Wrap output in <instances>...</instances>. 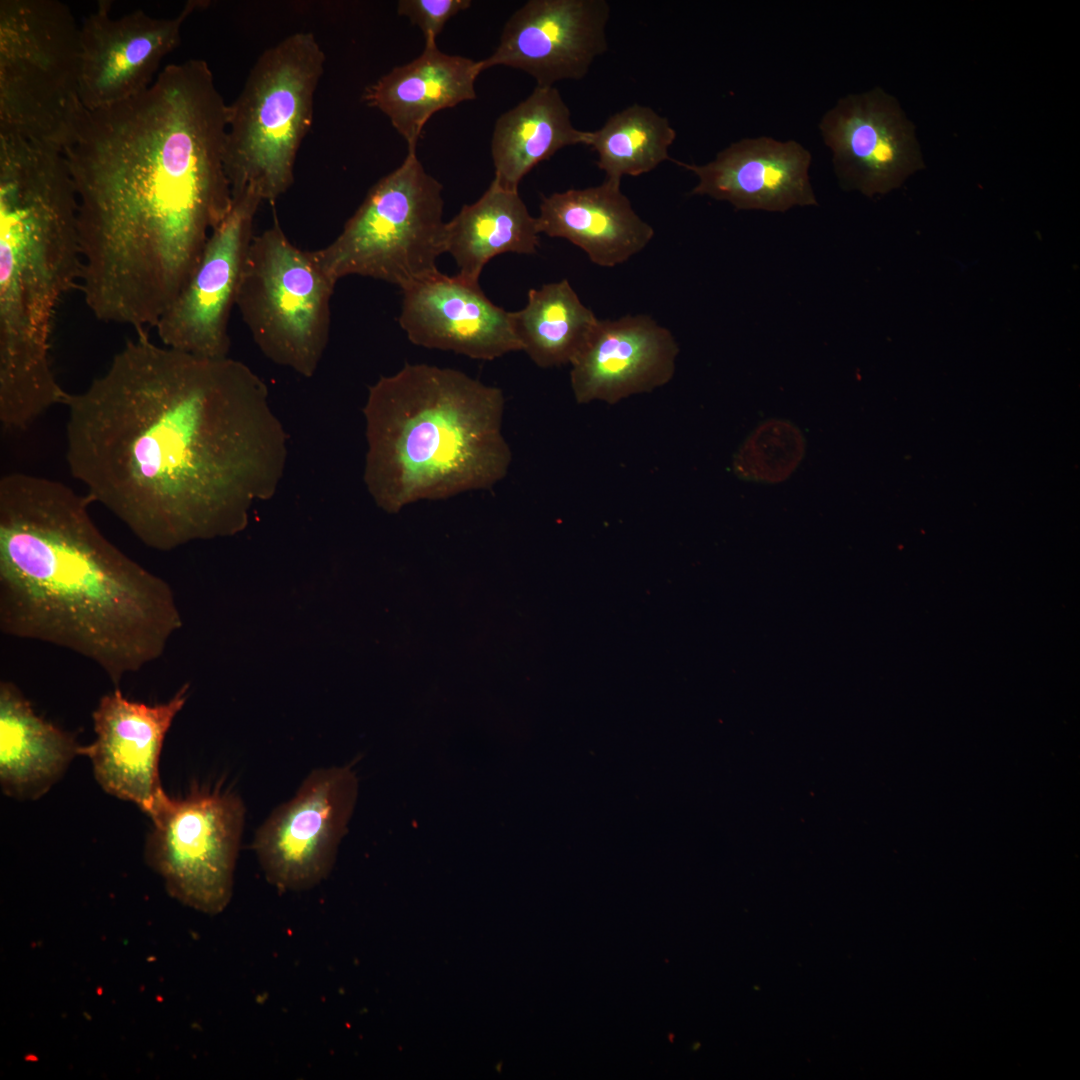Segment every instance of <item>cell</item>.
<instances>
[{
  "label": "cell",
  "mask_w": 1080,
  "mask_h": 1080,
  "mask_svg": "<svg viewBox=\"0 0 1080 1080\" xmlns=\"http://www.w3.org/2000/svg\"><path fill=\"white\" fill-rule=\"evenodd\" d=\"M65 403V458L85 494L149 548L243 530L283 478L288 435L265 382L135 331Z\"/></svg>",
  "instance_id": "cell-1"
},
{
  "label": "cell",
  "mask_w": 1080,
  "mask_h": 1080,
  "mask_svg": "<svg viewBox=\"0 0 1080 1080\" xmlns=\"http://www.w3.org/2000/svg\"><path fill=\"white\" fill-rule=\"evenodd\" d=\"M228 105L204 60L167 65L141 94L87 110L66 157L78 198L84 301L155 327L231 210Z\"/></svg>",
  "instance_id": "cell-2"
},
{
  "label": "cell",
  "mask_w": 1080,
  "mask_h": 1080,
  "mask_svg": "<svg viewBox=\"0 0 1080 1080\" xmlns=\"http://www.w3.org/2000/svg\"><path fill=\"white\" fill-rule=\"evenodd\" d=\"M91 503L55 479H0V630L70 650L118 685L182 620L170 585L100 531Z\"/></svg>",
  "instance_id": "cell-3"
},
{
  "label": "cell",
  "mask_w": 1080,
  "mask_h": 1080,
  "mask_svg": "<svg viewBox=\"0 0 1080 1080\" xmlns=\"http://www.w3.org/2000/svg\"><path fill=\"white\" fill-rule=\"evenodd\" d=\"M78 198L63 152L0 134V421L24 430L69 393L50 362L53 322L81 281Z\"/></svg>",
  "instance_id": "cell-4"
},
{
  "label": "cell",
  "mask_w": 1080,
  "mask_h": 1080,
  "mask_svg": "<svg viewBox=\"0 0 1080 1080\" xmlns=\"http://www.w3.org/2000/svg\"><path fill=\"white\" fill-rule=\"evenodd\" d=\"M505 399L452 368L405 364L369 387L363 480L388 513L420 500L487 490L507 475Z\"/></svg>",
  "instance_id": "cell-5"
},
{
  "label": "cell",
  "mask_w": 1080,
  "mask_h": 1080,
  "mask_svg": "<svg viewBox=\"0 0 1080 1080\" xmlns=\"http://www.w3.org/2000/svg\"><path fill=\"white\" fill-rule=\"evenodd\" d=\"M324 64L310 32L293 33L257 58L228 105L224 164L232 195L249 188L274 202L291 187Z\"/></svg>",
  "instance_id": "cell-6"
},
{
  "label": "cell",
  "mask_w": 1080,
  "mask_h": 1080,
  "mask_svg": "<svg viewBox=\"0 0 1080 1080\" xmlns=\"http://www.w3.org/2000/svg\"><path fill=\"white\" fill-rule=\"evenodd\" d=\"M80 26L56 0L0 1V133L61 152L87 112L79 90Z\"/></svg>",
  "instance_id": "cell-7"
},
{
  "label": "cell",
  "mask_w": 1080,
  "mask_h": 1080,
  "mask_svg": "<svg viewBox=\"0 0 1080 1080\" xmlns=\"http://www.w3.org/2000/svg\"><path fill=\"white\" fill-rule=\"evenodd\" d=\"M442 185L416 152L381 178L327 246L312 251L336 283L348 275L409 285L439 272L446 253Z\"/></svg>",
  "instance_id": "cell-8"
},
{
  "label": "cell",
  "mask_w": 1080,
  "mask_h": 1080,
  "mask_svg": "<svg viewBox=\"0 0 1080 1080\" xmlns=\"http://www.w3.org/2000/svg\"><path fill=\"white\" fill-rule=\"evenodd\" d=\"M335 285L274 222L252 240L236 306L269 360L309 378L328 344Z\"/></svg>",
  "instance_id": "cell-9"
},
{
  "label": "cell",
  "mask_w": 1080,
  "mask_h": 1080,
  "mask_svg": "<svg viewBox=\"0 0 1080 1080\" xmlns=\"http://www.w3.org/2000/svg\"><path fill=\"white\" fill-rule=\"evenodd\" d=\"M148 865L181 903L207 914L231 900L245 820L241 797L229 789L193 787L181 798L167 794L150 816Z\"/></svg>",
  "instance_id": "cell-10"
},
{
  "label": "cell",
  "mask_w": 1080,
  "mask_h": 1080,
  "mask_svg": "<svg viewBox=\"0 0 1080 1080\" xmlns=\"http://www.w3.org/2000/svg\"><path fill=\"white\" fill-rule=\"evenodd\" d=\"M358 796L350 765L314 769L256 831L253 849L280 891L310 889L330 873Z\"/></svg>",
  "instance_id": "cell-11"
},
{
  "label": "cell",
  "mask_w": 1080,
  "mask_h": 1080,
  "mask_svg": "<svg viewBox=\"0 0 1080 1080\" xmlns=\"http://www.w3.org/2000/svg\"><path fill=\"white\" fill-rule=\"evenodd\" d=\"M232 197L230 212L210 234L190 277L154 327L166 347L206 358L228 357L230 316L263 202L249 188Z\"/></svg>",
  "instance_id": "cell-12"
},
{
  "label": "cell",
  "mask_w": 1080,
  "mask_h": 1080,
  "mask_svg": "<svg viewBox=\"0 0 1080 1080\" xmlns=\"http://www.w3.org/2000/svg\"><path fill=\"white\" fill-rule=\"evenodd\" d=\"M818 128L843 189L886 194L923 166L914 125L881 88L839 99Z\"/></svg>",
  "instance_id": "cell-13"
},
{
  "label": "cell",
  "mask_w": 1080,
  "mask_h": 1080,
  "mask_svg": "<svg viewBox=\"0 0 1080 1080\" xmlns=\"http://www.w3.org/2000/svg\"><path fill=\"white\" fill-rule=\"evenodd\" d=\"M204 2L189 1L171 18L136 10L113 18L100 1L80 25L79 90L89 111L135 97L155 81L163 58L179 46L187 17Z\"/></svg>",
  "instance_id": "cell-14"
},
{
  "label": "cell",
  "mask_w": 1080,
  "mask_h": 1080,
  "mask_svg": "<svg viewBox=\"0 0 1080 1080\" xmlns=\"http://www.w3.org/2000/svg\"><path fill=\"white\" fill-rule=\"evenodd\" d=\"M188 691L185 684L168 701L147 704L114 689L99 699L92 712L94 741L81 746L100 787L134 803L149 817L166 794L159 776L160 755Z\"/></svg>",
  "instance_id": "cell-15"
},
{
  "label": "cell",
  "mask_w": 1080,
  "mask_h": 1080,
  "mask_svg": "<svg viewBox=\"0 0 1080 1080\" xmlns=\"http://www.w3.org/2000/svg\"><path fill=\"white\" fill-rule=\"evenodd\" d=\"M605 0H530L506 22L483 70L503 65L531 75L537 86L586 76L608 48Z\"/></svg>",
  "instance_id": "cell-16"
},
{
  "label": "cell",
  "mask_w": 1080,
  "mask_h": 1080,
  "mask_svg": "<svg viewBox=\"0 0 1080 1080\" xmlns=\"http://www.w3.org/2000/svg\"><path fill=\"white\" fill-rule=\"evenodd\" d=\"M402 291L398 321L413 344L478 360L522 351L514 312L492 303L479 282L439 271Z\"/></svg>",
  "instance_id": "cell-17"
},
{
  "label": "cell",
  "mask_w": 1080,
  "mask_h": 1080,
  "mask_svg": "<svg viewBox=\"0 0 1080 1080\" xmlns=\"http://www.w3.org/2000/svg\"><path fill=\"white\" fill-rule=\"evenodd\" d=\"M679 353L672 333L646 315L599 320L571 362L570 382L579 404H615L668 383Z\"/></svg>",
  "instance_id": "cell-18"
},
{
  "label": "cell",
  "mask_w": 1080,
  "mask_h": 1080,
  "mask_svg": "<svg viewBox=\"0 0 1080 1080\" xmlns=\"http://www.w3.org/2000/svg\"><path fill=\"white\" fill-rule=\"evenodd\" d=\"M811 159L795 140L761 136L731 143L706 164L671 160L697 176L692 195L727 201L737 210L786 212L818 205L809 177Z\"/></svg>",
  "instance_id": "cell-19"
},
{
  "label": "cell",
  "mask_w": 1080,
  "mask_h": 1080,
  "mask_svg": "<svg viewBox=\"0 0 1080 1080\" xmlns=\"http://www.w3.org/2000/svg\"><path fill=\"white\" fill-rule=\"evenodd\" d=\"M483 71L475 61L440 51L436 40H425L422 53L393 68L366 87L362 100L384 113L416 152L427 121L438 111L476 98L475 81Z\"/></svg>",
  "instance_id": "cell-20"
},
{
  "label": "cell",
  "mask_w": 1080,
  "mask_h": 1080,
  "mask_svg": "<svg viewBox=\"0 0 1080 1080\" xmlns=\"http://www.w3.org/2000/svg\"><path fill=\"white\" fill-rule=\"evenodd\" d=\"M539 233L564 238L603 267L627 261L651 241L653 228L634 211L620 184L569 189L543 196Z\"/></svg>",
  "instance_id": "cell-21"
},
{
  "label": "cell",
  "mask_w": 1080,
  "mask_h": 1080,
  "mask_svg": "<svg viewBox=\"0 0 1080 1080\" xmlns=\"http://www.w3.org/2000/svg\"><path fill=\"white\" fill-rule=\"evenodd\" d=\"M79 754L73 735L38 715L16 684L0 682V785L5 795L40 798Z\"/></svg>",
  "instance_id": "cell-22"
},
{
  "label": "cell",
  "mask_w": 1080,
  "mask_h": 1080,
  "mask_svg": "<svg viewBox=\"0 0 1080 1080\" xmlns=\"http://www.w3.org/2000/svg\"><path fill=\"white\" fill-rule=\"evenodd\" d=\"M588 138L589 131L573 126L559 91L554 86H536L496 121L491 143L494 179L518 191L521 180L540 162L566 146H587Z\"/></svg>",
  "instance_id": "cell-23"
},
{
  "label": "cell",
  "mask_w": 1080,
  "mask_h": 1080,
  "mask_svg": "<svg viewBox=\"0 0 1080 1080\" xmlns=\"http://www.w3.org/2000/svg\"><path fill=\"white\" fill-rule=\"evenodd\" d=\"M536 218L518 191L495 179L473 204L464 205L446 222L445 249L455 260L458 274L479 282L484 266L504 253L534 254L540 244Z\"/></svg>",
  "instance_id": "cell-24"
},
{
  "label": "cell",
  "mask_w": 1080,
  "mask_h": 1080,
  "mask_svg": "<svg viewBox=\"0 0 1080 1080\" xmlns=\"http://www.w3.org/2000/svg\"><path fill=\"white\" fill-rule=\"evenodd\" d=\"M599 320L566 279L531 289L525 307L514 312L522 351L542 368L570 365Z\"/></svg>",
  "instance_id": "cell-25"
},
{
  "label": "cell",
  "mask_w": 1080,
  "mask_h": 1080,
  "mask_svg": "<svg viewBox=\"0 0 1080 1080\" xmlns=\"http://www.w3.org/2000/svg\"><path fill=\"white\" fill-rule=\"evenodd\" d=\"M675 138L666 117L633 104L610 116L598 130L589 131L587 146L596 152L605 180L620 184L625 175L648 173L671 160L668 150Z\"/></svg>",
  "instance_id": "cell-26"
},
{
  "label": "cell",
  "mask_w": 1080,
  "mask_h": 1080,
  "mask_svg": "<svg viewBox=\"0 0 1080 1080\" xmlns=\"http://www.w3.org/2000/svg\"><path fill=\"white\" fill-rule=\"evenodd\" d=\"M805 450V438L795 424L785 419H768L740 446L733 459V470L742 480L779 483L796 470Z\"/></svg>",
  "instance_id": "cell-27"
},
{
  "label": "cell",
  "mask_w": 1080,
  "mask_h": 1080,
  "mask_svg": "<svg viewBox=\"0 0 1080 1080\" xmlns=\"http://www.w3.org/2000/svg\"><path fill=\"white\" fill-rule=\"evenodd\" d=\"M470 5L469 0H401L397 12L418 26L425 40H436L448 20Z\"/></svg>",
  "instance_id": "cell-28"
}]
</instances>
